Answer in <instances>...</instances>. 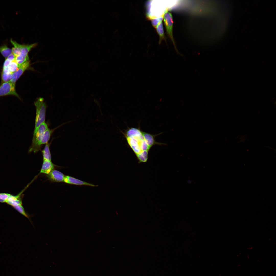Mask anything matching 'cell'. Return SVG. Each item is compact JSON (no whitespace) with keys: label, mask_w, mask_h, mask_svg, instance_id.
Wrapping results in <instances>:
<instances>
[{"label":"cell","mask_w":276,"mask_h":276,"mask_svg":"<svg viewBox=\"0 0 276 276\" xmlns=\"http://www.w3.org/2000/svg\"><path fill=\"white\" fill-rule=\"evenodd\" d=\"M68 209L72 218L69 263L82 247L90 244L94 211L88 198L82 194L75 196Z\"/></svg>","instance_id":"6da1fadb"},{"label":"cell","mask_w":276,"mask_h":276,"mask_svg":"<svg viewBox=\"0 0 276 276\" xmlns=\"http://www.w3.org/2000/svg\"><path fill=\"white\" fill-rule=\"evenodd\" d=\"M73 90L74 87L72 86L60 89H44L40 105L30 117V120L38 131L58 121L57 106L64 97Z\"/></svg>","instance_id":"7a4b0ae2"},{"label":"cell","mask_w":276,"mask_h":276,"mask_svg":"<svg viewBox=\"0 0 276 276\" xmlns=\"http://www.w3.org/2000/svg\"><path fill=\"white\" fill-rule=\"evenodd\" d=\"M16 190L31 192L41 199L31 177V167L20 162L7 165L0 171V193Z\"/></svg>","instance_id":"3957f363"},{"label":"cell","mask_w":276,"mask_h":276,"mask_svg":"<svg viewBox=\"0 0 276 276\" xmlns=\"http://www.w3.org/2000/svg\"><path fill=\"white\" fill-rule=\"evenodd\" d=\"M60 131L58 121L54 122L38 130L35 139L22 148L19 162L30 166L35 159L43 151L48 145L58 135Z\"/></svg>","instance_id":"277c9868"},{"label":"cell","mask_w":276,"mask_h":276,"mask_svg":"<svg viewBox=\"0 0 276 276\" xmlns=\"http://www.w3.org/2000/svg\"><path fill=\"white\" fill-rule=\"evenodd\" d=\"M96 256L95 250L90 244L84 246L67 263L65 276H84L88 265Z\"/></svg>","instance_id":"5b68a950"},{"label":"cell","mask_w":276,"mask_h":276,"mask_svg":"<svg viewBox=\"0 0 276 276\" xmlns=\"http://www.w3.org/2000/svg\"><path fill=\"white\" fill-rule=\"evenodd\" d=\"M243 265L250 276H276V256H257Z\"/></svg>","instance_id":"8992f818"},{"label":"cell","mask_w":276,"mask_h":276,"mask_svg":"<svg viewBox=\"0 0 276 276\" xmlns=\"http://www.w3.org/2000/svg\"><path fill=\"white\" fill-rule=\"evenodd\" d=\"M0 105L6 112L12 117L24 106L23 98L18 96L12 88L0 93Z\"/></svg>","instance_id":"52a82bcc"},{"label":"cell","mask_w":276,"mask_h":276,"mask_svg":"<svg viewBox=\"0 0 276 276\" xmlns=\"http://www.w3.org/2000/svg\"><path fill=\"white\" fill-rule=\"evenodd\" d=\"M22 148L17 142L15 135L5 136L3 147L4 166L19 162Z\"/></svg>","instance_id":"ba28073f"},{"label":"cell","mask_w":276,"mask_h":276,"mask_svg":"<svg viewBox=\"0 0 276 276\" xmlns=\"http://www.w3.org/2000/svg\"><path fill=\"white\" fill-rule=\"evenodd\" d=\"M38 131L30 119L21 125L15 135L19 144L24 147L35 139Z\"/></svg>","instance_id":"9c48e42d"},{"label":"cell","mask_w":276,"mask_h":276,"mask_svg":"<svg viewBox=\"0 0 276 276\" xmlns=\"http://www.w3.org/2000/svg\"><path fill=\"white\" fill-rule=\"evenodd\" d=\"M111 257L101 259L97 256L88 265L84 276H101L102 270Z\"/></svg>","instance_id":"30bf717a"},{"label":"cell","mask_w":276,"mask_h":276,"mask_svg":"<svg viewBox=\"0 0 276 276\" xmlns=\"http://www.w3.org/2000/svg\"><path fill=\"white\" fill-rule=\"evenodd\" d=\"M23 123L13 117H11L7 128L5 136L15 135L16 131Z\"/></svg>","instance_id":"8fae6325"},{"label":"cell","mask_w":276,"mask_h":276,"mask_svg":"<svg viewBox=\"0 0 276 276\" xmlns=\"http://www.w3.org/2000/svg\"><path fill=\"white\" fill-rule=\"evenodd\" d=\"M13 117L19 120L25 122L30 119L31 113L29 110L24 106L20 109L13 116Z\"/></svg>","instance_id":"7c38bea8"}]
</instances>
